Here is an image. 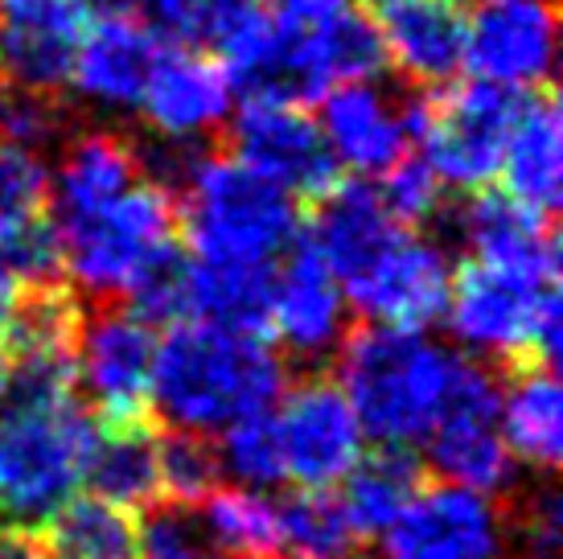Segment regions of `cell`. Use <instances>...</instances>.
<instances>
[{
  "label": "cell",
  "instance_id": "6da1fadb",
  "mask_svg": "<svg viewBox=\"0 0 563 559\" xmlns=\"http://www.w3.org/2000/svg\"><path fill=\"white\" fill-rule=\"evenodd\" d=\"M284 383V358L264 342V333L186 317L157 342L153 416L173 432L214 436L235 419L267 412Z\"/></svg>",
  "mask_w": 563,
  "mask_h": 559
},
{
  "label": "cell",
  "instance_id": "7a4b0ae2",
  "mask_svg": "<svg viewBox=\"0 0 563 559\" xmlns=\"http://www.w3.org/2000/svg\"><path fill=\"white\" fill-rule=\"evenodd\" d=\"M456 354L423 329L358 326L338 346V387L358 416L362 436L383 449H407L428 436L449 391Z\"/></svg>",
  "mask_w": 563,
  "mask_h": 559
},
{
  "label": "cell",
  "instance_id": "3957f363",
  "mask_svg": "<svg viewBox=\"0 0 563 559\" xmlns=\"http://www.w3.org/2000/svg\"><path fill=\"white\" fill-rule=\"evenodd\" d=\"M177 222L198 264H276L300 239V202L231 153H189Z\"/></svg>",
  "mask_w": 563,
  "mask_h": 559
},
{
  "label": "cell",
  "instance_id": "277c9868",
  "mask_svg": "<svg viewBox=\"0 0 563 559\" xmlns=\"http://www.w3.org/2000/svg\"><path fill=\"white\" fill-rule=\"evenodd\" d=\"M99 424L75 391L0 395V518L37 530L87 478Z\"/></svg>",
  "mask_w": 563,
  "mask_h": 559
},
{
  "label": "cell",
  "instance_id": "5b68a950",
  "mask_svg": "<svg viewBox=\"0 0 563 559\" xmlns=\"http://www.w3.org/2000/svg\"><path fill=\"white\" fill-rule=\"evenodd\" d=\"M444 317L473 354L515 366H555L560 358V276L465 260L453 272Z\"/></svg>",
  "mask_w": 563,
  "mask_h": 559
},
{
  "label": "cell",
  "instance_id": "8992f818",
  "mask_svg": "<svg viewBox=\"0 0 563 559\" xmlns=\"http://www.w3.org/2000/svg\"><path fill=\"white\" fill-rule=\"evenodd\" d=\"M54 231L75 293L115 300L161 248L177 243V194L153 177H141L99 210L54 218Z\"/></svg>",
  "mask_w": 563,
  "mask_h": 559
},
{
  "label": "cell",
  "instance_id": "52a82bcc",
  "mask_svg": "<svg viewBox=\"0 0 563 559\" xmlns=\"http://www.w3.org/2000/svg\"><path fill=\"white\" fill-rule=\"evenodd\" d=\"M515 103L518 95L489 87L482 78L407 99L411 144H420V156L440 177V186L482 194L489 182H498Z\"/></svg>",
  "mask_w": 563,
  "mask_h": 559
},
{
  "label": "cell",
  "instance_id": "ba28073f",
  "mask_svg": "<svg viewBox=\"0 0 563 559\" xmlns=\"http://www.w3.org/2000/svg\"><path fill=\"white\" fill-rule=\"evenodd\" d=\"M501 383L477 358L456 354L449 391L428 428V461L453 485L477 490L485 497H506L518 482V461L506 449L498 424Z\"/></svg>",
  "mask_w": 563,
  "mask_h": 559
},
{
  "label": "cell",
  "instance_id": "9c48e42d",
  "mask_svg": "<svg viewBox=\"0 0 563 559\" xmlns=\"http://www.w3.org/2000/svg\"><path fill=\"white\" fill-rule=\"evenodd\" d=\"M153 358L157 333L128 309L82 317L75 350V387L87 391V412L99 428L153 424Z\"/></svg>",
  "mask_w": 563,
  "mask_h": 559
},
{
  "label": "cell",
  "instance_id": "30bf717a",
  "mask_svg": "<svg viewBox=\"0 0 563 559\" xmlns=\"http://www.w3.org/2000/svg\"><path fill=\"white\" fill-rule=\"evenodd\" d=\"M383 559H510V518L465 485H432L383 535Z\"/></svg>",
  "mask_w": 563,
  "mask_h": 559
},
{
  "label": "cell",
  "instance_id": "8fae6325",
  "mask_svg": "<svg viewBox=\"0 0 563 559\" xmlns=\"http://www.w3.org/2000/svg\"><path fill=\"white\" fill-rule=\"evenodd\" d=\"M555 0H473L465 4V66L510 95L548 87L555 66Z\"/></svg>",
  "mask_w": 563,
  "mask_h": 559
},
{
  "label": "cell",
  "instance_id": "7c38bea8",
  "mask_svg": "<svg viewBox=\"0 0 563 559\" xmlns=\"http://www.w3.org/2000/svg\"><path fill=\"white\" fill-rule=\"evenodd\" d=\"M231 124V156L297 202H321L342 182L321 124L292 103H243Z\"/></svg>",
  "mask_w": 563,
  "mask_h": 559
},
{
  "label": "cell",
  "instance_id": "4fadbf2b",
  "mask_svg": "<svg viewBox=\"0 0 563 559\" xmlns=\"http://www.w3.org/2000/svg\"><path fill=\"white\" fill-rule=\"evenodd\" d=\"M284 452V482L300 490H333L358 465L362 428L350 412L342 387L325 374H309L284 395V407L272 412Z\"/></svg>",
  "mask_w": 563,
  "mask_h": 559
},
{
  "label": "cell",
  "instance_id": "5bb4252c",
  "mask_svg": "<svg viewBox=\"0 0 563 559\" xmlns=\"http://www.w3.org/2000/svg\"><path fill=\"white\" fill-rule=\"evenodd\" d=\"M87 21V0H0V70L9 87L58 99Z\"/></svg>",
  "mask_w": 563,
  "mask_h": 559
},
{
  "label": "cell",
  "instance_id": "9a60e30c",
  "mask_svg": "<svg viewBox=\"0 0 563 559\" xmlns=\"http://www.w3.org/2000/svg\"><path fill=\"white\" fill-rule=\"evenodd\" d=\"M161 54L165 42L141 17L99 13L87 21L66 91H75L82 108L99 116H132L141 111L144 87Z\"/></svg>",
  "mask_w": 563,
  "mask_h": 559
},
{
  "label": "cell",
  "instance_id": "2e32d148",
  "mask_svg": "<svg viewBox=\"0 0 563 559\" xmlns=\"http://www.w3.org/2000/svg\"><path fill=\"white\" fill-rule=\"evenodd\" d=\"M235 111V87L219 58L194 46H169L157 58L141 99L144 124L173 149H194L198 140L227 128Z\"/></svg>",
  "mask_w": 563,
  "mask_h": 559
},
{
  "label": "cell",
  "instance_id": "e0dca14e",
  "mask_svg": "<svg viewBox=\"0 0 563 559\" xmlns=\"http://www.w3.org/2000/svg\"><path fill=\"white\" fill-rule=\"evenodd\" d=\"M449 284H453L449 251L440 248L437 239L407 231L378 260L375 272L345 293V305H354L375 326L428 329L432 321L444 317Z\"/></svg>",
  "mask_w": 563,
  "mask_h": 559
},
{
  "label": "cell",
  "instance_id": "ac0fdd59",
  "mask_svg": "<svg viewBox=\"0 0 563 559\" xmlns=\"http://www.w3.org/2000/svg\"><path fill=\"white\" fill-rule=\"evenodd\" d=\"M375 30L407 83L437 91L465 66V0H375Z\"/></svg>",
  "mask_w": 563,
  "mask_h": 559
},
{
  "label": "cell",
  "instance_id": "d6986e66",
  "mask_svg": "<svg viewBox=\"0 0 563 559\" xmlns=\"http://www.w3.org/2000/svg\"><path fill=\"white\" fill-rule=\"evenodd\" d=\"M267 333H276L284 350L297 358H325L342 346L345 293L309 239H297L284 251V264H276Z\"/></svg>",
  "mask_w": 563,
  "mask_h": 559
},
{
  "label": "cell",
  "instance_id": "ffe728a7",
  "mask_svg": "<svg viewBox=\"0 0 563 559\" xmlns=\"http://www.w3.org/2000/svg\"><path fill=\"white\" fill-rule=\"evenodd\" d=\"M407 231H411V227H404V222L383 206L375 186H366V182H338V186L317 202L309 248H313L317 255H321V264L333 272V280L342 284V293H350L354 284H362V280L375 272L378 260H383Z\"/></svg>",
  "mask_w": 563,
  "mask_h": 559
},
{
  "label": "cell",
  "instance_id": "44dd1931",
  "mask_svg": "<svg viewBox=\"0 0 563 559\" xmlns=\"http://www.w3.org/2000/svg\"><path fill=\"white\" fill-rule=\"evenodd\" d=\"M321 136L338 169L383 177L411 153L407 103L391 99L378 83H345L321 99Z\"/></svg>",
  "mask_w": 563,
  "mask_h": 559
},
{
  "label": "cell",
  "instance_id": "7402d4cb",
  "mask_svg": "<svg viewBox=\"0 0 563 559\" xmlns=\"http://www.w3.org/2000/svg\"><path fill=\"white\" fill-rule=\"evenodd\" d=\"M501 194L534 215L560 206L563 194V116L551 87L518 95L506 153H501Z\"/></svg>",
  "mask_w": 563,
  "mask_h": 559
},
{
  "label": "cell",
  "instance_id": "603a6c76",
  "mask_svg": "<svg viewBox=\"0 0 563 559\" xmlns=\"http://www.w3.org/2000/svg\"><path fill=\"white\" fill-rule=\"evenodd\" d=\"M141 177H148L136 140H128L115 128H87L75 136H63L58 165L49 169V218H75L99 210L103 202L120 198Z\"/></svg>",
  "mask_w": 563,
  "mask_h": 559
},
{
  "label": "cell",
  "instance_id": "cb8c5ba5",
  "mask_svg": "<svg viewBox=\"0 0 563 559\" xmlns=\"http://www.w3.org/2000/svg\"><path fill=\"white\" fill-rule=\"evenodd\" d=\"M456 234L470 248V260L539 276H560V248L548 215H534L506 194H473L456 215Z\"/></svg>",
  "mask_w": 563,
  "mask_h": 559
},
{
  "label": "cell",
  "instance_id": "d4e9b609",
  "mask_svg": "<svg viewBox=\"0 0 563 559\" xmlns=\"http://www.w3.org/2000/svg\"><path fill=\"white\" fill-rule=\"evenodd\" d=\"M515 461L551 478L563 457V391L551 366H515L498 412Z\"/></svg>",
  "mask_w": 563,
  "mask_h": 559
},
{
  "label": "cell",
  "instance_id": "484cf974",
  "mask_svg": "<svg viewBox=\"0 0 563 559\" xmlns=\"http://www.w3.org/2000/svg\"><path fill=\"white\" fill-rule=\"evenodd\" d=\"M37 530L49 559H141L132 511L99 494L66 497Z\"/></svg>",
  "mask_w": 563,
  "mask_h": 559
},
{
  "label": "cell",
  "instance_id": "4316f807",
  "mask_svg": "<svg viewBox=\"0 0 563 559\" xmlns=\"http://www.w3.org/2000/svg\"><path fill=\"white\" fill-rule=\"evenodd\" d=\"M82 482H91V494L108 497L124 511H148L153 502H161L157 428L153 424L99 428Z\"/></svg>",
  "mask_w": 563,
  "mask_h": 559
},
{
  "label": "cell",
  "instance_id": "83f0119b",
  "mask_svg": "<svg viewBox=\"0 0 563 559\" xmlns=\"http://www.w3.org/2000/svg\"><path fill=\"white\" fill-rule=\"evenodd\" d=\"M420 494V465L404 449H378L375 457H358V465L342 478V506L354 539H378L395 527L407 502Z\"/></svg>",
  "mask_w": 563,
  "mask_h": 559
},
{
  "label": "cell",
  "instance_id": "f1b7e54d",
  "mask_svg": "<svg viewBox=\"0 0 563 559\" xmlns=\"http://www.w3.org/2000/svg\"><path fill=\"white\" fill-rule=\"evenodd\" d=\"M276 264H198L189 260V317L210 326L267 333Z\"/></svg>",
  "mask_w": 563,
  "mask_h": 559
},
{
  "label": "cell",
  "instance_id": "f546056e",
  "mask_svg": "<svg viewBox=\"0 0 563 559\" xmlns=\"http://www.w3.org/2000/svg\"><path fill=\"white\" fill-rule=\"evenodd\" d=\"M202 514L210 539L227 559H272L280 556V511L260 490L247 485H214L202 497Z\"/></svg>",
  "mask_w": 563,
  "mask_h": 559
},
{
  "label": "cell",
  "instance_id": "4dcf8cb0",
  "mask_svg": "<svg viewBox=\"0 0 563 559\" xmlns=\"http://www.w3.org/2000/svg\"><path fill=\"white\" fill-rule=\"evenodd\" d=\"M309 46H313V63L325 91L345 87V83H375L387 70L375 21L354 9L309 25Z\"/></svg>",
  "mask_w": 563,
  "mask_h": 559
},
{
  "label": "cell",
  "instance_id": "1f68e13d",
  "mask_svg": "<svg viewBox=\"0 0 563 559\" xmlns=\"http://www.w3.org/2000/svg\"><path fill=\"white\" fill-rule=\"evenodd\" d=\"M276 511H280V547H288L292 559H345L358 547L329 490H300Z\"/></svg>",
  "mask_w": 563,
  "mask_h": 559
},
{
  "label": "cell",
  "instance_id": "d6a6232c",
  "mask_svg": "<svg viewBox=\"0 0 563 559\" xmlns=\"http://www.w3.org/2000/svg\"><path fill=\"white\" fill-rule=\"evenodd\" d=\"M214 449H219L222 473H235L247 490H267L284 482V452L272 407L222 428V445Z\"/></svg>",
  "mask_w": 563,
  "mask_h": 559
},
{
  "label": "cell",
  "instance_id": "836d02e7",
  "mask_svg": "<svg viewBox=\"0 0 563 559\" xmlns=\"http://www.w3.org/2000/svg\"><path fill=\"white\" fill-rule=\"evenodd\" d=\"M128 313L148 326H177L189 317V251L181 243L161 248L124 293Z\"/></svg>",
  "mask_w": 563,
  "mask_h": 559
},
{
  "label": "cell",
  "instance_id": "e575fe53",
  "mask_svg": "<svg viewBox=\"0 0 563 559\" xmlns=\"http://www.w3.org/2000/svg\"><path fill=\"white\" fill-rule=\"evenodd\" d=\"M157 465H161V497L186 502V506H202V497L222 478L219 449L210 445V436H198V432L157 436Z\"/></svg>",
  "mask_w": 563,
  "mask_h": 559
},
{
  "label": "cell",
  "instance_id": "d590c367",
  "mask_svg": "<svg viewBox=\"0 0 563 559\" xmlns=\"http://www.w3.org/2000/svg\"><path fill=\"white\" fill-rule=\"evenodd\" d=\"M136 530H141V559H222L198 506L186 502L169 497L153 502Z\"/></svg>",
  "mask_w": 563,
  "mask_h": 559
},
{
  "label": "cell",
  "instance_id": "8d00e7d4",
  "mask_svg": "<svg viewBox=\"0 0 563 559\" xmlns=\"http://www.w3.org/2000/svg\"><path fill=\"white\" fill-rule=\"evenodd\" d=\"M49 215V165L42 153L0 140V227Z\"/></svg>",
  "mask_w": 563,
  "mask_h": 559
},
{
  "label": "cell",
  "instance_id": "74e56055",
  "mask_svg": "<svg viewBox=\"0 0 563 559\" xmlns=\"http://www.w3.org/2000/svg\"><path fill=\"white\" fill-rule=\"evenodd\" d=\"M378 198L391 210L404 227H420V222H432V218L444 210V186L440 177L428 169L423 156L407 153L404 161H395L391 169L383 173V186H378Z\"/></svg>",
  "mask_w": 563,
  "mask_h": 559
},
{
  "label": "cell",
  "instance_id": "f35d334b",
  "mask_svg": "<svg viewBox=\"0 0 563 559\" xmlns=\"http://www.w3.org/2000/svg\"><path fill=\"white\" fill-rule=\"evenodd\" d=\"M63 136H66V116L58 108V99L25 95V91L4 95V103H0V140L42 153L46 144H54V140Z\"/></svg>",
  "mask_w": 563,
  "mask_h": 559
},
{
  "label": "cell",
  "instance_id": "ab89813d",
  "mask_svg": "<svg viewBox=\"0 0 563 559\" xmlns=\"http://www.w3.org/2000/svg\"><path fill=\"white\" fill-rule=\"evenodd\" d=\"M260 17H267V0H194V42L227 46Z\"/></svg>",
  "mask_w": 563,
  "mask_h": 559
},
{
  "label": "cell",
  "instance_id": "60d3db41",
  "mask_svg": "<svg viewBox=\"0 0 563 559\" xmlns=\"http://www.w3.org/2000/svg\"><path fill=\"white\" fill-rule=\"evenodd\" d=\"M280 21H292V25H317L325 17H338L350 9V0H267Z\"/></svg>",
  "mask_w": 563,
  "mask_h": 559
},
{
  "label": "cell",
  "instance_id": "b9f144b4",
  "mask_svg": "<svg viewBox=\"0 0 563 559\" xmlns=\"http://www.w3.org/2000/svg\"><path fill=\"white\" fill-rule=\"evenodd\" d=\"M0 559H49L37 530H16L9 527L0 535Z\"/></svg>",
  "mask_w": 563,
  "mask_h": 559
},
{
  "label": "cell",
  "instance_id": "7bdbcfd3",
  "mask_svg": "<svg viewBox=\"0 0 563 559\" xmlns=\"http://www.w3.org/2000/svg\"><path fill=\"white\" fill-rule=\"evenodd\" d=\"M16 300H21V284H16L9 272H0V346H4V333H9V321H13Z\"/></svg>",
  "mask_w": 563,
  "mask_h": 559
},
{
  "label": "cell",
  "instance_id": "ee69618b",
  "mask_svg": "<svg viewBox=\"0 0 563 559\" xmlns=\"http://www.w3.org/2000/svg\"><path fill=\"white\" fill-rule=\"evenodd\" d=\"M4 383H9V358H4V346H0V395H4Z\"/></svg>",
  "mask_w": 563,
  "mask_h": 559
},
{
  "label": "cell",
  "instance_id": "f6af8a7d",
  "mask_svg": "<svg viewBox=\"0 0 563 559\" xmlns=\"http://www.w3.org/2000/svg\"><path fill=\"white\" fill-rule=\"evenodd\" d=\"M272 559H280V556H272Z\"/></svg>",
  "mask_w": 563,
  "mask_h": 559
}]
</instances>
